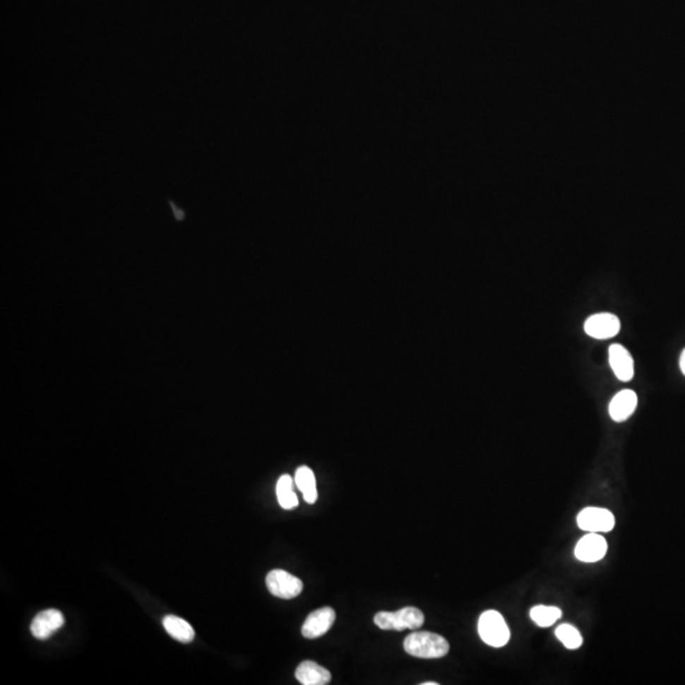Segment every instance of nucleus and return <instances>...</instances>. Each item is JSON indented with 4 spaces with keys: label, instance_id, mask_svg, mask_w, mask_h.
Instances as JSON below:
<instances>
[{
    "label": "nucleus",
    "instance_id": "nucleus-13",
    "mask_svg": "<svg viewBox=\"0 0 685 685\" xmlns=\"http://www.w3.org/2000/svg\"><path fill=\"white\" fill-rule=\"evenodd\" d=\"M294 484L304 494V499L309 504H315L318 500V489H316V479L311 468L301 466L297 468L294 475Z\"/></svg>",
    "mask_w": 685,
    "mask_h": 685
},
{
    "label": "nucleus",
    "instance_id": "nucleus-15",
    "mask_svg": "<svg viewBox=\"0 0 685 685\" xmlns=\"http://www.w3.org/2000/svg\"><path fill=\"white\" fill-rule=\"evenodd\" d=\"M277 499L280 506L286 511L294 509L299 505V498L293 492V480L290 475L280 476L277 482Z\"/></svg>",
    "mask_w": 685,
    "mask_h": 685
},
{
    "label": "nucleus",
    "instance_id": "nucleus-3",
    "mask_svg": "<svg viewBox=\"0 0 685 685\" xmlns=\"http://www.w3.org/2000/svg\"><path fill=\"white\" fill-rule=\"evenodd\" d=\"M479 635L486 645L503 648L511 640V631L503 616L496 611H486L479 619Z\"/></svg>",
    "mask_w": 685,
    "mask_h": 685
},
{
    "label": "nucleus",
    "instance_id": "nucleus-18",
    "mask_svg": "<svg viewBox=\"0 0 685 685\" xmlns=\"http://www.w3.org/2000/svg\"><path fill=\"white\" fill-rule=\"evenodd\" d=\"M679 364H680V369H681V372H683V374H684L685 376V349L684 350H683V353H681V355H680Z\"/></svg>",
    "mask_w": 685,
    "mask_h": 685
},
{
    "label": "nucleus",
    "instance_id": "nucleus-14",
    "mask_svg": "<svg viewBox=\"0 0 685 685\" xmlns=\"http://www.w3.org/2000/svg\"><path fill=\"white\" fill-rule=\"evenodd\" d=\"M162 626L169 635L179 642L193 641L194 629L187 621L177 616H167L162 619Z\"/></svg>",
    "mask_w": 685,
    "mask_h": 685
},
{
    "label": "nucleus",
    "instance_id": "nucleus-12",
    "mask_svg": "<svg viewBox=\"0 0 685 685\" xmlns=\"http://www.w3.org/2000/svg\"><path fill=\"white\" fill-rule=\"evenodd\" d=\"M294 675L296 679L304 685H326L331 680L330 672L311 660L301 662Z\"/></svg>",
    "mask_w": 685,
    "mask_h": 685
},
{
    "label": "nucleus",
    "instance_id": "nucleus-2",
    "mask_svg": "<svg viewBox=\"0 0 685 685\" xmlns=\"http://www.w3.org/2000/svg\"><path fill=\"white\" fill-rule=\"evenodd\" d=\"M377 627L385 631L419 629L424 624L423 612L415 607H405L398 612H380L374 616Z\"/></svg>",
    "mask_w": 685,
    "mask_h": 685
},
{
    "label": "nucleus",
    "instance_id": "nucleus-5",
    "mask_svg": "<svg viewBox=\"0 0 685 685\" xmlns=\"http://www.w3.org/2000/svg\"><path fill=\"white\" fill-rule=\"evenodd\" d=\"M576 520L580 530H586L589 533L611 532L616 524V519L611 511L595 506H589L580 511Z\"/></svg>",
    "mask_w": 685,
    "mask_h": 685
},
{
    "label": "nucleus",
    "instance_id": "nucleus-9",
    "mask_svg": "<svg viewBox=\"0 0 685 685\" xmlns=\"http://www.w3.org/2000/svg\"><path fill=\"white\" fill-rule=\"evenodd\" d=\"M608 353H609V363L616 379L622 382L632 380L635 374V364L629 350L621 344H612Z\"/></svg>",
    "mask_w": 685,
    "mask_h": 685
},
{
    "label": "nucleus",
    "instance_id": "nucleus-6",
    "mask_svg": "<svg viewBox=\"0 0 685 685\" xmlns=\"http://www.w3.org/2000/svg\"><path fill=\"white\" fill-rule=\"evenodd\" d=\"M585 333L595 339H609L616 337L621 330V321L609 312L595 314L588 318L584 325Z\"/></svg>",
    "mask_w": 685,
    "mask_h": 685
},
{
    "label": "nucleus",
    "instance_id": "nucleus-4",
    "mask_svg": "<svg viewBox=\"0 0 685 685\" xmlns=\"http://www.w3.org/2000/svg\"><path fill=\"white\" fill-rule=\"evenodd\" d=\"M266 583L269 592L280 599L296 598L304 589V583L301 579L280 568L272 570L267 575Z\"/></svg>",
    "mask_w": 685,
    "mask_h": 685
},
{
    "label": "nucleus",
    "instance_id": "nucleus-16",
    "mask_svg": "<svg viewBox=\"0 0 685 685\" xmlns=\"http://www.w3.org/2000/svg\"><path fill=\"white\" fill-rule=\"evenodd\" d=\"M562 616V612L557 607H546V605H536L530 609V618L537 626L547 629L557 622Z\"/></svg>",
    "mask_w": 685,
    "mask_h": 685
},
{
    "label": "nucleus",
    "instance_id": "nucleus-8",
    "mask_svg": "<svg viewBox=\"0 0 685 685\" xmlns=\"http://www.w3.org/2000/svg\"><path fill=\"white\" fill-rule=\"evenodd\" d=\"M608 551V544L604 537L598 533H589L580 540L576 548L575 556L583 562H597L604 557Z\"/></svg>",
    "mask_w": 685,
    "mask_h": 685
},
{
    "label": "nucleus",
    "instance_id": "nucleus-1",
    "mask_svg": "<svg viewBox=\"0 0 685 685\" xmlns=\"http://www.w3.org/2000/svg\"><path fill=\"white\" fill-rule=\"evenodd\" d=\"M406 653L419 659H441L448 654L449 643L431 632H412L404 641Z\"/></svg>",
    "mask_w": 685,
    "mask_h": 685
},
{
    "label": "nucleus",
    "instance_id": "nucleus-7",
    "mask_svg": "<svg viewBox=\"0 0 685 685\" xmlns=\"http://www.w3.org/2000/svg\"><path fill=\"white\" fill-rule=\"evenodd\" d=\"M335 621V612L330 607L318 608L306 618L302 626V635L309 640L318 638L325 635Z\"/></svg>",
    "mask_w": 685,
    "mask_h": 685
},
{
    "label": "nucleus",
    "instance_id": "nucleus-17",
    "mask_svg": "<svg viewBox=\"0 0 685 685\" xmlns=\"http://www.w3.org/2000/svg\"><path fill=\"white\" fill-rule=\"evenodd\" d=\"M557 638L568 650H578L583 645V637L579 631L571 624H561L556 629Z\"/></svg>",
    "mask_w": 685,
    "mask_h": 685
},
{
    "label": "nucleus",
    "instance_id": "nucleus-19",
    "mask_svg": "<svg viewBox=\"0 0 685 685\" xmlns=\"http://www.w3.org/2000/svg\"><path fill=\"white\" fill-rule=\"evenodd\" d=\"M422 685H438V683H436V681H425Z\"/></svg>",
    "mask_w": 685,
    "mask_h": 685
},
{
    "label": "nucleus",
    "instance_id": "nucleus-11",
    "mask_svg": "<svg viewBox=\"0 0 685 685\" xmlns=\"http://www.w3.org/2000/svg\"><path fill=\"white\" fill-rule=\"evenodd\" d=\"M637 395L632 390H623L616 393L609 404V415L616 423L626 422L637 407Z\"/></svg>",
    "mask_w": 685,
    "mask_h": 685
},
{
    "label": "nucleus",
    "instance_id": "nucleus-10",
    "mask_svg": "<svg viewBox=\"0 0 685 685\" xmlns=\"http://www.w3.org/2000/svg\"><path fill=\"white\" fill-rule=\"evenodd\" d=\"M64 624L63 613L57 609H47L35 616L31 624L32 635L38 640H46Z\"/></svg>",
    "mask_w": 685,
    "mask_h": 685
}]
</instances>
